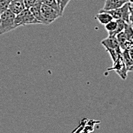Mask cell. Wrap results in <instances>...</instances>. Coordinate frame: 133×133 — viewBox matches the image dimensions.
<instances>
[{"mask_svg":"<svg viewBox=\"0 0 133 133\" xmlns=\"http://www.w3.org/2000/svg\"><path fill=\"white\" fill-rule=\"evenodd\" d=\"M15 15L9 9L0 15V35L17 28L15 23Z\"/></svg>","mask_w":133,"mask_h":133,"instance_id":"obj_1","label":"cell"},{"mask_svg":"<svg viewBox=\"0 0 133 133\" xmlns=\"http://www.w3.org/2000/svg\"><path fill=\"white\" fill-rule=\"evenodd\" d=\"M15 23L17 28L20 26H25L29 25L40 24V22L35 18L29 9H25L21 12L15 15Z\"/></svg>","mask_w":133,"mask_h":133,"instance_id":"obj_2","label":"cell"},{"mask_svg":"<svg viewBox=\"0 0 133 133\" xmlns=\"http://www.w3.org/2000/svg\"><path fill=\"white\" fill-rule=\"evenodd\" d=\"M130 6H131V3L128 1L119 8L111 10V11H108L107 12L112 15L113 19H116V20L120 19V20L124 21L125 23H129V15H130L129 7Z\"/></svg>","mask_w":133,"mask_h":133,"instance_id":"obj_3","label":"cell"},{"mask_svg":"<svg viewBox=\"0 0 133 133\" xmlns=\"http://www.w3.org/2000/svg\"><path fill=\"white\" fill-rule=\"evenodd\" d=\"M111 70H114L117 73V74L120 77L122 80H126L127 78V74H128V69L125 66L123 59H122V56L121 55L119 57L113 62L112 66L109 68L107 69V71H111Z\"/></svg>","mask_w":133,"mask_h":133,"instance_id":"obj_4","label":"cell"},{"mask_svg":"<svg viewBox=\"0 0 133 133\" xmlns=\"http://www.w3.org/2000/svg\"><path fill=\"white\" fill-rule=\"evenodd\" d=\"M41 12L44 19L47 22L48 25L51 24L57 18H58L61 16L60 14L55 9L43 4H41Z\"/></svg>","mask_w":133,"mask_h":133,"instance_id":"obj_5","label":"cell"},{"mask_svg":"<svg viewBox=\"0 0 133 133\" xmlns=\"http://www.w3.org/2000/svg\"><path fill=\"white\" fill-rule=\"evenodd\" d=\"M101 44L104 46L106 50H114L117 51H122L116 38V36H109L107 38L102 41Z\"/></svg>","mask_w":133,"mask_h":133,"instance_id":"obj_6","label":"cell"},{"mask_svg":"<svg viewBox=\"0 0 133 133\" xmlns=\"http://www.w3.org/2000/svg\"><path fill=\"white\" fill-rule=\"evenodd\" d=\"M41 3L38 0L36 1V2L31 7L29 8L30 11L31 12V13L33 14V15L35 17V18L40 22V24H43V25H48L47 22L44 19L41 12Z\"/></svg>","mask_w":133,"mask_h":133,"instance_id":"obj_7","label":"cell"},{"mask_svg":"<svg viewBox=\"0 0 133 133\" xmlns=\"http://www.w3.org/2000/svg\"><path fill=\"white\" fill-rule=\"evenodd\" d=\"M128 0H106L103 9L101 10L103 12H108L113 9H116L123 5Z\"/></svg>","mask_w":133,"mask_h":133,"instance_id":"obj_8","label":"cell"},{"mask_svg":"<svg viewBox=\"0 0 133 133\" xmlns=\"http://www.w3.org/2000/svg\"><path fill=\"white\" fill-rule=\"evenodd\" d=\"M25 9V6L24 0H12L9 6V9L15 15H17L19 12H21Z\"/></svg>","mask_w":133,"mask_h":133,"instance_id":"obj_9","label":"cell"},{"mask_svg":"<svg viewBox=\"0 0 133 133\" xmlns=\"http://www.w3.org/2000/svg\"><path fill=\"white\" fill-rule=\"evenodd\" d=\"M95 18L102 25H105L112 20H113V18L110 14H109L107 12H103L100 11L99 13L95 16Z\"/></svg>","mask_w":133,"mask_h":133,"instance_id":"obj_10","label":"cell"},{"mask_svg":"<svg viewBox=\"0 0 133 133\" xmlns=\"http://www.w3.org/2000/svg\"><path fill=\"white\" fill-rule=\"evenodd\" d=\"M41 4L43 5H48L51 8H52L54 9H55L58 13L60 14L61 16V9H60V5L59 3L57 2V0H38Z\"/></svg>","mask_w":133,"mask_h":133,"instance_id":"obj_11","label":"cell"},{"mask_svg":"<svg viewBox=\"0 0 133 133\" xmlns=\"http://www.w3.org/2000/svg\"><path fill=\"white\" fill-rule=\"evenodd\" d=\"M122 59H123V61L125 64V66L128 69V71L129 70V68L131 66H132L133 64V60L129 56V51L128 50H123L122 51Z\"/></svg>","mask_w":133,"mask_h":133,"instance_id":"obj_12","label":"cell"},{"mask_svg":"<svg viewBox=\"0 0 133 133\" xmlns=\"http://www.w3.org/2000/svg\"><path fill=\"white\" fill-rule=\"evenodd\" d=\"M105 28L107 31V32L109 33V35H112V33L116 30L117 28V22L112 20L111 22H109V23H107V25H105Z\"/></svg>","mask_w":133,"mask_h":133,"instance_id":"obj_13","label":"cell"},{"mask_svg":"<svg viewBox=\"0 0 133 133\" xmlns=\"http://www.w3.org/2000/svg\"><path fill=\"white\" fill-rule=\"evenodd\" d=\"M12 0H0V15L9 9Z\"/></svg>","mask_w":133,"mask_h":133,"instance_id":"obj_14","label":"cell"},{"mask_svg":"<svg viewBox=\"0 0 133 133\" xmlns=\"http://www.w3.org/2000/svg\"><path fill=\"white\" fill-rule=\"evenodd\" d=\"M70 2V0H61L60 1V9H61V15H63L64 11L66 7V5H68V3Z\"/></svg>","mask_w":133,"mask_h":133,"instance_id":"obj_15","label":"cell"},{"mask_svg":"<svg viewBox=\"0 0 133 133\" xmlns=\"http://www.w3.org/2000/svg\"><path fill=\"white\" fill-rule=\"evenodd\" d=\"M36 1H37V0H24L25 8H26V9L31 8V7L36 2Z\"/></svg>","mask_w":133,"mask_h":133,"instance_id":"obj_16","label":"cell"},{"mask_svg":"<svg viewBox=\"0 0 133 133\" xmlns=\"http://www.w3.org/2000/svg\"><path fill=\"white\" fill-rule=\"evenodd\" d=\"M129 12H130V15H129V24L133 26V6H130L129 7Z\"/></svg>","mask_w":133,"mask_h":133,"instance_id":"obj_17","label":"cell"},{"mask_svg":"<svg viewBox=\"0 0 133 133\" xmlns=\"http://www.w3.org/2000/svg\"><path fill=\"white\" fill-rule=\"evenodd\" d=\"M128 51H129V54L130 57L133 60V47L130 48L129 49H128Z\"/></svg>","mask_w":133,"mask_h":133,"instance_id":"obj_18","label":"cell"},{"mask_svg":"<svg viewBox=\"0 0 133 133\" xmlns=\"http://www.w3.org/2000/svg\"><path fill=\"white\" fill-rule=\"evenodd\" d=\"M129 71H133V64H132V66L131 67H130V68H129Z\"/></svg>","mask_w":133,"mask_h":133,"instance_id":"obj_19","label":"cell"},{"mask_svg":"<svg viewBox=\"0 0 133 133\" xmlns=\"http://www.w3.org/2000/svg\"><path fill=\"white\" fill-rule=\"evenodd\" d=\"M130 3H133V0H128Z\"/></svg>","mask_w":133,"mask_h":133,"instance_id":"obj_20","label":"cell"},{"mask_svg":"<svg viewBox=\"0 0 133 133\" xmlns=\"http://www.w3.org/2000/svg\"><path fill=\"white\" fill-rule=\"evenodd\" d=\"M60 1H61V0H57V2L59 3V5H60Z\"/></svg>","mask_w":133,"mask_h":133,"instance_id":"obj_21","label":"cell"}]
</instances>
